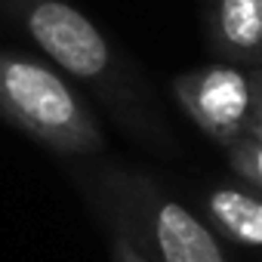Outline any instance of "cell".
<instances>
[{"mask_svg": "<svg viewBox=\"0 0 262 262\" xmlns=\"http://www.w3.org/2000/svg\"><path fill=\"white\" fill-rule=\"evenodd\" d=\"M0 120L65 158H96L108 145L74 83L19 50H0Z\"/></svg>", "mask_w": 262, "mask_h": 262, "instance_id": "3957f363", "label": "cell"}, {"mask_svg": "<svg viewBox=\"0 0 262 262\" xmlns=\"http://www.w3.org/2000/svg\"><path fill=\"white\" fill-rule=\"evenodd\" d=\"M210 228L231 244L262 247V191L253 185H216L204 198Z\"/></svg>", "mask_w": 262, "mask_h": 262, "instance_id": "8992f818", "label": "cell"}, {"mask_svg": "<svg viewBox=\"0 0 262 262\" xmlns=\"http://www.w3.org/2000/svg\"><path fill=\"white\" fill-rule=\"evenodd\" d=\"M173 96L191 123L219 148L247 133V117L256 108L250 68L228 62H213L179 74L173 80Z\"/></svg>", "mask_w": 262, "mask_h": 262, "instance_id": "277c9868", "label": "cell"}, {"mask_svg": "<svg viewBox=\"0 0 262 262\" xmlns=\"http://www.w3.org/2000/svg\"><path fill=\"white\" fill-rule=\"evenodd\" d=\"M250 74H253V102L262 111V68H250Z\"/></svg>", "mask_w": 262, "mask_h": 262, "instance_id": "30bf717a", "label": "cell"}, {"mask_svg": "<svg viewBox=\"0 0 262 262\" xmlns=\"http://www.w3.org/2000/svg\"><path fill=\"white\" fill-rule=\"evenodd\" d=\"M111 262H151V259H145L129 241L111 234Z\"/></svg>", "mask_w": 262, "mask_h": 262, "instance_id": "ba28073f", "label": "cell"}, {"mask_svg": "<svg viewBox=\"0 0 262 262\" xmlns=\"http://www.w3.org/2000/svg\"><path fill=\"white\" fill-rule=\"evenodd\" d=\"M74 185L105 222L151 262H228L219 234L148 173L120 164L71 167Z\"/></svg>", "mask_w": 262, "mask_h": 262, "instance_id": "6da1fadb", "label": "cell"}, {"mask_svg": "<svg viewBox=\"0 0 262 262\" xmlns=\"http://www.w3.org/2000/svg\"><path fill=\"white\" fill-rule=\"evenodd\" d=\"M0 13L13 19L71 80L90 86L123 126H133L148 139L158 133L126 59L71 0H0Z\"/></svg>", "mask_w": 262, "mask_h": 262, "instance_id": "7a4b0ae2", "label": "cell"}, {"mask_svg": "<svg viewBox=\"0 0 262 262\" xmlns=\"http://www.w3.org/2000/svg\"><path fill=\"white\" fill-rule=\"evenodd\" d=\"M247 133L256 136V139H262V111L259 108H253V114L247 117Z\"/></svg>", "mask_w": 262, "mask_h": 262, "instance_id": "9c48e42d", "label": "cell"}, {"mask_svg": "<svg viewBox=\"0 0 262 262\" xmlns=\"http://www.w3.org/2000/svg\"><path fill=\"white\" fill-rule=\"evenodd\" d=\"M204 37L219 62L262 68V0H201Z\"/></svg>", "mask_w": 262, "mask_h": 262, "instance_id": "5b68a950", "label": "cell"}, {"mask_svg": "<svg viewBox=\"0 0 262 262\" xmlns=\"http://www.w3.org/2000/svg\"><path fill=\"white\" fill-rule=\"evenodd\" d=\"M225 161L241 182L262 191V139L250 133L237 136L231 145H225Z\"/></svg>", "mask_w": 262, "mask_h": 262, "instance_id": "52a82bcc", "label": "cell"}]
</instances>
